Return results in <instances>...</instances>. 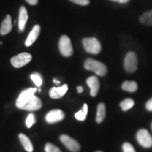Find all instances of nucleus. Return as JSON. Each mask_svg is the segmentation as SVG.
Masks as SVG:
<instances>
[{"label":"nucleus","instance_id":"obj_10","mask_svg":"<svg viewBox=\"0 0 152 152\" xmlns=\"http://www.w3.org/2000/svg\"><path fill=\"white\" fill-rule=\"evenodd\" d=\"M87 84L90 87V94L92 96H96L99 90L100 83L96 76H91L87 79Z\"/></svg>","mask_w":152,"mask_h":152},{"label":"nucleus","instance_id":"obj_6","mask_svg":"<svg viewBox=\"0 0 152 152\" xmlns=\"http://www.w3.org/2000/svg\"><path fill=\"white\" fill-rule=\"evenodd\" d=\"M137 140L138 143L144 148H151L152 147V137L149 131L146 129H141L137 133Z\"/></svg>","mask_w":152,"mask_h":152},{"label":"nucleus","instance_id":"obj_8","mask_svg":"<svg viewBox=\"0 0 152 152\" xmlns=\"http://www.w3.org/2000/svg\"><path fill=\"white\" fill-rule=\"evenodd\" d=\"M60 140L67 147V149L72 152H77L80 149V146L78 142L71 138V137L66 135V134H62L60 137Z\"/></svg>","mask_w":152,"mask_h":152},{"label":"nucleus","instance_id":"obj_11","mask_svg":"<svg viewBox=\"0 0 152 152\" xmlns=\"http://www.w3.org/2000/svg\"><path fill=\"white\" fill-rule=\"evenodd\" d=\"M39 33H40V26H39V25H35L33 29H32L31 31L30 32L28 37L26 38V42H25L26 46H31V45L36 41V39H37L38 37H39Z\"/></svg>","mask_w":152,"mask_h":152},{"label":"nucleus","instance_id":"obj_24","mask_svg":"<svg viewBox=\"0 0 152 152\" xmlns=\"http://www.w3.org/2000/svg\"><path fill=\"white\" fill-rule=\"evenodd\" d=\"M123 152H136L132 145L128 142H125L123 144Z\"/></svg>","mask_w":152,"mask_h":152},{"label":"nucleus","instance_id":"obj_25","mask_svg":"<svg viewBox=\"0 0 152 152\" xmlns=\"http://www.w3.org/2000/svg\"><path fill=\"white\" fill-rule=\"evenodd\" d=\"M70 1L81 6H87L90 4V0H70Z\"/></svg>","mask_w":152,"mask_h":152},{"label":"nucleus","instance_id":"obj_20","mask_svg":"<svg viewBox=\"0 0 152 152\" xmlns=\"http://www.w3.org/2000/svg\"><path fill=\"white\" fill-rule=\"evenodd\" d=\"M120 105L123 111H126L133 107V106L134 105V102L132 99H125V100L121 102Z\"/></svg>","mask_w":152,"mask_h":152},{"label":"nucleus","instance_id":"obj_31","mask_svg":"<svg viewBox=\"0 0 152 152\" xmlns=\"http://www.w3.org/2000/svg\"><path fill=\"white\" fill-rule=\"evenodd\" d=\"M96 152H102V151H96Z\"/></svg>","mask_w":152,"mask_h":152},{"label":"nucleus","instance_id":"obj_5","mask_svg":"<svg viewBox=\"0 0 152 152\" xmlns=\"http://www.w3.org/2000/svg\"><path fill=\"white\" fill-rule=\"evenodd\" d=\"M137 57L134 52H130L126 54L124 60V67L128 73H134L137 69Z\"/></svg>","mask_w":152,"mask_h":152},{"label":"nucleus","instance_id":"obj_26","mask_svg":"<svg viewBox=\"0 0 152 152\" xmlns=\"http://www.w3.org/2000/svg\"><path fill=\"white\" fill-rule=\"evenodd\" d=\"M146 109L149 111H152V98L150 99L146 104Z\"/></svg>","mask_w":152,"mask_h":152},{"label":"nucleus","instance_id":"obj_13","mask_svg":"<svg viewBox=\"0 0 152 152\" xmlns=\"http://www.w3.org/2000/svg\"><path fill=\"white\" fill-rule=\"evenodd\" d=\"M28 11L26 7H21L19 10V16H18V28L20 31L23 32L25 29L26 23L28 21Z\"/></svg>","mask_w":152,"mask_h":152},{"label":"nucleus","instance_id":"obj_27","mask_svg":"<svg viewBox=\"0 0 152 152\" xmlns=\"http://www.w3.org/2000/svg\"><path fill=\"white\" fill-rule=\"evenodd\" d=\"M26 1H27L29 4L33 5V6L37 4V3H38V0H26Z\"/></svg>","mask_w":152,"mask_h":152},{"label":"nucleus","instance_id":"obj_30","mask_svg":"<svg viewBox=\"0 0 152 152\" xmlns=\"http://www.w3.org/2000/svg\"><path fill=\"white\" fill-rule=\"evenodd\" d=\"M54 83H56V84H60V82L59 81H57V80L56 79H54Z\"/></svg>","mask_w":152,"mask_h":152},{"label":"nucleus","instance_id":"obj_21","mask_svg":"<svg viewBox=\"0 0 152 152\" xmlns=\"http://www.w3.org/2000/svg\"><path fill=\"white\" fill-rule=\"evenodd\" d=\"M30 77H31L32 80L33 81V83H35L36 86L40 87L42 84V82H43L42 77L40 74L37 73H33L31 75H30Z\"/></svg>","mask_w":152,"mask_h":152},{"label":"nucleus","instance_id":"obj_32","mask_svg":"<svg viewBox=\"0 0 152 152\" xmlns=\"http://www.w3.org/2000/svg\"><path fill=\"white\" fill-rule=\"evenodd\" d=\"M151 129H152V124H151Z\"/></svg>","mask_w":152,"mask_h":152},{"label":"nucleus","instance_id":"obj_4","mask_svg":"<svg viewBox=\"0 0 152 152\" xmlns=\"http://www.w3.org/2000/svg\"><path fill=\"white\" fill-rule=\"evenodd\" d=\"M58 48L63 56L66 57L71 56L73 54V49L71 41L67 35H62L58 42Z\"/></svg>","mask_w":152,"mask_h":152},{"label":"nucleus","instance_id":"obj_16","mask_svg":"<svg viewBox=\"0 0 152 152\" xmlns=\"http://www.w3.org/2000/svg\"><path fill=\"white\" fill-rule=\"evenodd\" d=\"M106 116V106L103 103L99 104L96 112V121L97 123H102Z\"/></svg>","mask_w":152,"mask_h":152},{"label":"nucleus","instance_id":"obj_7","mask_svg":"<svg viewBox=\"0 0 152 152\" xmlns=\"http://www.w3.org/2000/svg\"><path fill=\"white\" fill-rule=\"evenodd\" d=\"M32 60V56L29 53L23 52L13 57L11 59L12 66L15 68H21L28 64Z\"/></svg>","mask_w":152,"mask_h":152},{"label":"nucleus","instance_id":"obj_17","mask_svg":"<svg viewBox=\"0 0 152 152\" xmlns=\"http://www.w3.org/2000/svg\"><path fill=\"white\" fill-rule=\"evenodd\" d=\"M123 90L129 92H134L137 90V84L134 81H125L122 85Z\"/></svg>","mask_w":152,"mask_h":152},{"label":"nucleus","instance_id":"obj_28","mask_svg":"<svg viewBox=\"0 0 152 152\" xmlns=\"http://www.w3.org/2000/svg\"><path fill=\"white\" fill-rule=\"evenodd\" d=\"M111 1H115V2H118V3H122V4H124V3H128L130 0H111Z\"/></svg>","mask_w":152,"mask_h":152},{"label":"nucleus","instance_id":"obj_18","mask_svg":"<svg viewBox=\"0 0 152 152\" xmlns=\"http://www.w3.org/2000/svg\"><path fill=\"white\" fill-rule=\"evenodd\" d=\"M140 20L142 24L152 26V10H149L144 13L140 17Z\"/></svg>","mask_w":152,"mask_h":152},{"label":"nucleus","instance_id":"obj_9","mask_svg":"<svg viewBox=\"0 0 152 152\" xmlns=\"http://www.w3.org/2000/svg\"><path fill=\"white\" fill-rule=\"evenodd\" d=\"M65 118V114L60 109L52 110L46 115L45 119L49 123H55L62 121Z\"/></svg>","mask_w":152,"mask_h":152},{"label":"nucleus","instance_id":"obj_22","mask_svg":"<svg viewBox=\"0 0 152 152\" xmlns=\"http://www.w3.org/2000/svg\"><path fill=\"white\" fill-rule=\"evenodd\" d=\"M35 122H36V119H35V115L33 113L29 114L26 121V126H27L28 128H31V127L33 125L34 123H35Z\"/></svg>","mask_w":152,"mask_h":152},{"label":"nucleus","instance_id":"obj_23","mask_svg":"<svg viewBox=\"0 0 152 152\" xmlns=\"http://www.w3.org/2000/svg\"><path fill=\"white\" fill-rule=\"evenodd\" d=\"M45 150L46 152H62L56 146L52 143H47L45 145Z\"/></svg>","mask_w":152,"mask_h":152},{"label":"nucleus","instance_id":"obj_12","mask_svg":"<svg viewBox=\"0 0 152 152\" xmlns=\"http://www.w3.org/2000/svg\"><path fill=\"white\" fill-rule=\"evenodd\" d=\"M68 89L67 85H64L61 87H52L49 91V95L52 99H60L66 94Z\"/></svg>","mask_w":152,"mask_h":152},{"label":"nucleus","instance_id":"obj_2","mask_svg":"<svg viewBox=\"0 0 152 152\" xmlns=\"http://www.w3.org/2000/svg\"><path fill=\"white\" fill-rule=\"evenodd\" d=\"M84 67L87 71H92L99 76H104L107 73V68L103 63L92 58L85 61Z\"/></svg>","mask_w":152,"mask_h":152},{"label":"nucleus","instance_id":"obj_1","mask_svg":"<svg viewBox=\"0 0 152 152\" xmlns=\"http://www.w3.org/2000/svg\"><path fill=\"white\" fill-rule=\"evenodd\" d=\"M36 91V88H30L20 93L16 100L17 107L20 109L30 111L40 109L42 104L41 100L35 96Z\"/></svg>","mask_w":152,"mask_h":152},{"label":"nucleus","instance_id":"obj_15","mask_svg":"<svg viewBox=\"0 0 152 152\" xmlns=\"http://www.w3.org/2000/svg\"><path fill=\"white\" fill-rule=\"evenodd\" d=\"M19 140L21 142L22 145L23 146L24 149L28 152H33V146L31 141L27 136L25 135L24 134H19Z\"/></svg>","mask_w":152,"mask_h":152},{"label":"nucleus","instance_id":"obj_14","mask_svg":"<svg viewBox=\"0 0 152 152\" xmlns=\"http://www.w3.org/2000/svg\"><path fill=\"white\" fill-rule=\"evenodd\" d=\"M11 30H12L11 17L8 15L1 23V28H0V34H1V35H6L10 33Z\"/></svg>","mask_w":152,"mask_h":152},{"label":"nucleus","instance_id":"obj_19","mask_svg":"<svg viewBox=\"0 0 152 152\" xmlns=\"http://www.w3.org/2000/svg\"><path fill=\"white\" fill-rule=\"evenodd\" d=\"M87 112H88V106H87L86 104H85L84 106H83V109L77 112L75 114V118L80 121H84L86 119Z\"/></svg>","mask_w":152,"mask_h":152},{"label":"nucleus","instance_id":"obj_3","mask_svg":"<svg viewBox=\"0 0 152 152\" xmlns=\"http://www.w3.org/2000/svg\"><path fill=\"white\" fill-rule=\"evenodd\" d=\"M83 45L87 52L92 54H98L102 50L99 41L95 37H87L83 39Z\"/></svg>","mask_w":152,"mask_h":152},{"label":"nucleus","instance_id":"obj_29","mask_svg":"<svg viewBox=\"0 0 152 152\" xmlns=\"http://www.w3.org/2000/svg\"><path fill=\"white\" fill-rule=\"evenodd\" d=\"M77 91H78L79 93H81L83 91V89L82 87H77Z\"/></svg>","mask_w":152,"mask_h":152}]
</instances>
